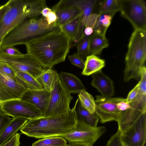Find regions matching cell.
<instances>
[{
    "instance_id": "obj_1",
    "label": "cell",
    "mask_w": 146,
    "mask_h": 146,
    "mask_svg": "<svg viewBox=\"0 0 146 146\" xmlns=\"http://www.w3.org/2000/svg\"><path fill=\"white\" fill-rule=\"evenodd\" d=\"M24 44L27 53L33 56L44 66L50 69L65 60L72 45L70 38L60 29Z\"/></svg>"
},
{
    "instance_id": "obj_2",
    "label": "cell",
    "mask_w": 146,
    "mask_h": 146,
    "mask_svg": "<svg viewBox=\"0 0 146 146\" xmlns=\"http://www.w3.org/2000/svg\"><path fill=\"white\" fill-rule=\"evenodd\" d=\"M77 119L74 107L67 113L57 115L29 120L20 130L30 137L36 138L62 136L75 127Z\"/></svg>"
},
{
    "instance_id": "obj_3",
    "label": "cell",
    "mask_w": 146,
    "mask_h": 146,
    "mask_svg": "<svg viewBox=\"0 0 146 146\" xmlns=\"http://www.w3.org/2000/svg\"><path fill=\"white\" fill-rule=\"evenodd\" d=\"M0 23V46L5 36L26 19L36 18L46 7L45 0H10Z\"/></svg>"
},
{
    "instance_id": "obj_4",
    "label": "cell",
    "mask_w": 146,
    "mask_h": 146,
    "mask_svg": "<svg viewBox=\"0 0 146 146\" xmlns=\"http://www.w3.org/2000/svg\"><path fill=\"white\" fill-rule=\"evenodd\" d=\"M59 29V27L54 25H49L43 17L39 19L29 18L7 34L0 47L24 44L29 41Z\"/></svg>"
},
{
    "instance_id": "obj_5",
    "label": "cell",
    "mask_w": 146,
    "mask_h": 146,
    "mask_svg": "<svg viewBox=\"0 0 146 146\" xmlns=\"http://www.w3.org/2000/svg\"><path fill=\"white\" fill-rule=\"evenodd\" d=\"M146 58V30H135L132 33L128 46L125 61L123 79L138 80Z\"/></svg>"
},
{
    "instance_id": "obj_6",
    "label": "cell",
    "mask_w": 146,
    "mask_h": 146,
    "mask_svg": "<svg viewBox=\"0 0 146 146\" xmlns=\"http://www.w3.org/2000/svg\"><path fill=\"white\" fill-rule=\"evenodd\" d=\"M139 89L136 98L129 104V109L121 111L117 122L118 128L123 132L142 115L146 114V75L140 77Z\"/></svg>"
},
{
    "instance_id": "obj_7",
    "label": "cell",
    "mask_w": 146,
    "mask_h": 146,
    "mask_svg": "<svg viewBox=\"0 0 146 146\" xmlns=\"http://www.w3.org/2000/svg\"><path fill=\"white\" fill-rule=\"evenodd\" d=\"M0 63L8 66L16 73L19 72H25L36 79L48 69L29 54L11 55L3 51L0 48Z\"/></svg>"
},
{
    "instance_id": "obj_8",
    "label": "cell",
    "mask_w": 146,
    "mask_h": 146,
    "mask_svg": "<svg viewBox=\"0 0 146 146\" xmlns=\"http://www.w3.org/2000/svg\"><path fill=\"white\" fill-rule=\"evenodd\" d=\"M73 98L59 78L50 92L48 105L42 117L54 116L67 113L70 109V104Z\"/></svg>"
},
{
    "instance_id": "obj_9",
    "label": "cell",
    "mask_w": 146,
    "mask_h": 146,
    "mask_svg": "<svg viewBox=\"0 0 146 146\" xmlns=\"http://www.w3.org/2000/svg\"><path fill=\"white\" fill-rule=\"evenodd\" d=\"M120 11L134 30H146V4L144 0H121Z\"/></svg>"
},
{
    "instance_id": "obj_10",
    "label": "cell",
    "mask_w": 146,
    "mask_h": 146,
    "mask_svg": "<svg viewBox=\"0 0 146 146\" xmlns=\"http://www.w3.org/2000/svg\"><path fill=\"white\" fill-rule=\"evenodd\" d=\"M106 130L104 126L93 127L77 121L75 128L62 137L69 143H81L93 146Z\"/></svg>"
},
{
    "instance_id": "obj_11",
    "label": "cell",
    "mask_w": 146,
    "mask_h": 146,
    "mask_svg": "<svg viewBox=\"0 0 146 146\" xmlns=\"http://www.w3.org/2000/svg\"><path fill=\"white\" fill-rule=\"evenodd\" d=\"M0 107L13 118L21 117L30 120L41 117L42 115L41 111L35 106L21 99L4 102L1 104Z\"/></svg>"
},
{
    "instance_id": "obj_12",
    "label": "cell",
    "mask_w": 146,
    "mask_h": 146,
    "mask_svg": "<svg viewBox=\"0 0 146 146\" xmlns=\"http://www.w3.org/2000/svg\"><path fill=\"white\" fill-rule=\"evenodd\" d=\"M125 100V98H122L96 96L95 100V112L101 123H104L113 121H117L121 111L117 109L116 104L119 102Z\"/></svg>"
},
{
    "instance_id": "obj_13",
    "label": "cell",
    "mask_w": 146,
    "mask_h": 146,
    "mask_svg": "<svg viewBox=\"0 0 146 146\" xmlns=\"http://www.w3.org/2000/svg\"><path fill=\"white\" fill-rule=\"evenodd\" d=\"M146 138V114L121 132L123 143L127 146H144Z\"/></svg>"
},
{
    "instance_id": "obj_14",
    "label": "cell",
    "mask_w": 146,
    "mask_h": 146,
    "mask_svg": "<svg viewBox=\"0 0 146 146\" xmlns=\"http://www.w3.org/2000/svg\"><path fill=\"white\" fill-rule=\"evenodd\" d=\"M14 79L6 75L0 69V101L1 103L9 100L20 99L27 90Z\"/></svg>"
},
{
    "instance_id": "obj_15",
    "label": "cell",
    "mask_w": 146,
    "mask_h": 146,
    "mask_svg": "<svg viewBox=\"0 0 146 146\" xmlns=\"http://www.w3.org/2000/svg\"><path fill=\"white\" fill-rule=\"evenodd\" d=\"M52 10L55 13L57 17L55 25L59 27L82 14L74 0H61L52 7Z\"/></svg>"
},
{
    "instance_id": "obj_16",
    "label": "cell",
    "mask_w": 146,
    "mask_h": 146,
    "mask_svg": "<svg viewBox=\"0 0 146 146\" xmlns=\"http://www.w3.org/2000/svg\"><path fill=\"white\" fill-rule=\"evenodd\" d=\"M50 96V92L44 89L28 90L22 94L20 99L35 106L41 111L43 115L48 105Z\"/></svg>"
},
{
    "instance_id": "obj_17",
    "label": "cell",
    "mask_w": 146,
    "mask_h": 146,
    "mask_svg": "<svg viewBox=\"0 0 146 146\" xmlns=\"http://www.w3.org/2000/svg\"><path fill=\"white\" fill-rule=\"evenodd\" d=\"M91 84L101 93L102 96L111 97L114 93L113 83L112 80L101 70L92 74Z\"/></svg>"
},
{
    "instance_id": "obj_18",
    "label": "cell",
    "mask_w": 146,
    "mask_h": 146,
    "mask_svg": "<svg viewBox=\"0 0 146 146\" xmlns=\"http://www.w3.org/2000/svg\"><path fill=\"white\" fill-rule=\"evenodd\" d=\"M82 14L71 21L59 27L70 38L72 43L78 44L84 35V27L82 24Z\"/></svg>"
},
{
    "instance_id": "obj_19",
    "label": "cell",
    "mask_w": 146,
    "mask_h": 146,
    "mask_svg": "<svg viewBox=\"0 0 146 146\" xmlns=\"http://www.w3.org/2000/svg\"><path fill=\"white\" fill-rule=\"evenodd\" d=\"M29 120L19 117L12 118L10 123L0 135V146L8 141Z\"/></svg>"
},
{
    "instance_id": "obj_20",
    "label": "cell",
    "mask_w": 146,
    "mask_h": 146,
    "mask_svg": "<svg viewBox=\"0 0 146 146\" xmlns=\"http://www.w3.org/2000/svg\"><path fill=\"white\" fill-rule=\"evenodd\" d=\"M59 78L62 84L70 93H79L86 90L80 80L74 75L65 72H61Z\"/></svg>"
},
{
    "instance_id": "obj_21",
    "label": "cell",
    "mask_w": 146,
    "mask_h": 146,
    "mask_svg": "<svg viewBox=\"0 0 146 146\" xmlns=\"http://www.w3.org/2000/svg\"><path fill=\"white\" fill-rule=\"evenodd\" d=\"M76 115L77 121L83 122L91 127H96L99 118L95 113L92 114L82 106L78 98L74 106Z\"/></svg>"
},
{
    "instance_id": "obj_22",
    "label": "cell",
    "mask_w": 146,
    "mask_h": 146,
    "mask_svg": "<svg viewBox=\"0 0 146 146\" xmlns=\"http://www.w3.org/2000/svg\"><path fill=\"white\" fill-rule=\"evenodd\" d=\"M105 33L93 32L90 36L89 44L90 55L101 54L103 49L108 47L109 44Z\"/></svg>"
},
{
    "instance_id": "obj_23",
    "label": "cell",
    "mask_w": 146,
    "mask_h": 146,
    "mask_svg": "<svg viewBox=\"0 0 146 146\" xmlns=\"http://www.w3.org/2000/svg\"><path fill=\"white\" fill-rule=\"evenodd\" d=\"M105 62L96 55L91 54L86 56L82 74L89 76L98 72L105 67Z\"/></svg>"
},
{
    "instance_id": "obj_24",
    "label": "cell",
    "mask_w": 146,
    "mask_h": 146,
    "mask_svg": "<svg viewBox=\"0 0 146 146\" xmlns=\"http://www.w3.org/2000/svg\"><path fill=\"white\" fill-rule=\"evenodd\" d=\"M59 79V74L56 71L48 68L36 79L45 90L50 92L54 89Z\"/></svg>"
},
{
    "instance_id": "obj_25",
    "label": "cell",
    "mask_w": 146,
    "mask_h": 146,
    "mask_svg": "<svg viewBox=\"0 0 146 146\" xmlns=\"http://www.w3.org/2000/svg\"><path fill=\"white\" fill-rule=\"evenodd\" d=\"M15 78L19 83L28 90L44 89L35 78L27 73L17 72Z\"/></svg>"
},
{
    "instance_id": "obj_26",
    "label": "cell",
    "mask_w": 146,
    "mask_h": 146,
    "mask_svg": "<svg viewBox=\"0 0 146 146\" xmlns=\"http://www.w3.org/2000/svg\"><path fill=\"white\" fill-rule=\"evenodd\" d=\"M121 0H105L100 3L97 11L95 13L99 15H107L113 18L115 13L120 11Z\"/></svg>"
},
{
    "instance_id": "obj_27",
    "label": "cell",
    "mask_w": 146,
    "mask_h": 146,
    "mask_svg": "<svg viewBox=\"0 0 146 146\" xmlns=\"http://www.w3.org/2000/svg\"><path fill=\"white\" fill-rule=\"evenodd\" d=\"M82 13V23L83 25L92 13L98 1L97 0H74Z\"/></svg>"
},
{
    "instance_id": "obj_28",
    "label": "cell",
    "mask_w": 146,
    "mask_h": 146,
    "mask_svg": "<svg viewBox=\"0 0 146 146\" xmlns=\"http://www.w3.org/2000/svg\"><path fill=\"white\" fill-rule=\"evenodd\" d=\"M66 143V140L62 136H52L39 139L33 143L32 146H62Z\"/></svg>"
},
{
    "instance_id": "obj_29",
    "label": "cell",
    "mask_w": 146,
    "mask_h": 146,
    "mask_svg": "<svg viewBox=\"0 0 146 146\" xmlns=\"http://www.w3.org/2000/svg\"><path fill=\"white\" fill-rule=\"evenodd\" d=\"M78 96L82 106L90 113H94L96 105L93 96L86 90H84L78 93Z\"/></svg>"
},
{
    "instance_id": "obj_30",
    "label": "cell",
    "mask_w": 146,
    "mask_h": 146,
    "mask_svg": "<svg viewBox=\"0 0 146 146\" xmlns=\"http://www.w3.org/2000/svg\"><path fill=\"white\" fill-rule=\"evenodd\" d=\"M112 19L109 15L98 14L93 28L94 32L106 33Z\"/></svg>"
},
{
    "instance_id": "obj_31",
    "label": "cell",
    "mask_w": 146,
    "mask_h": 146,
    "mask_svg": "<svg viewBox=\"0 0 146 146\" xmlns=\"http://www.w3.org/2000/svg\"><path fill=\"white\" fill-rule=\"evenodd\" d=\"M90 36L84 34L77 44L76 53L82 56L90 55L89 44Z\"/></svg>"
},
{
    "instance_id": "obj_32",
    "label": "cell",
    "mask_w": 146,
    "mask_h": 146,
    "mask_svg": "<svg viewBox=\"0 0 146 146\" xmlns=\"http://www.w3.org/2000/svg\"><path fill=\"white\" fill-rule=\"evenodd\" d=\"M41 14L46 20L49 25H54L57 20V17L55 13L50 8L47 7L41 11Z\"/></svg>"
},
{
    "instance_id": "obj_33",
    "label": "cell",
    "mask_w": 146,
    "mask_h": 146,
    "mask_svg": "<svg viewBox=\"0 0 146 146\" xmlns=\"http://www.w3.org/2000/svg\"><path fill=\"white\" fill-rule=\"evenodd\" d=\"M12 118L0 106V135L9 124Z\"/></svg>"
},
{
    "instance_id": "obj_34",
    "label": "cell",
    "mask_w": 146,
    "mask_h": 146,
    "mask_svg": "<svg viewBox=\"0 0 146 146\" xmlns=\"http://www.w3.org/2000/svg\"><path fill=\"white\" fill-rule=\"evenodd\" d=\"M69 60L71 64L78 67L83 69L84 68L85 60L82 56L78 54L76 52H74L71 55L68 56Z\"/></svg>"
},
{
    "instance_id": "obj_35",
    "label": "cell",
    "mask_w": 146,
    "mask_h": 146,
    "mask_svg": "<svg viewBox=\"0 0 146 146\" xmlns=\"http://www.w3.org/2000/svg\"><path fill=\"white\" fill-rule=\"evenodd\" d=\"M121 134V131L118 128L117 131L108 141L106 146H122Z\"/></svg>"
},
{
    "instance_id": "obj_36",
    "label": "cell",
    "mask_w": 146,
    "mask_h": 146,
    "mask_svg": "<svg viewBox=\"0 0 146 146\" xmlns=\"http://www.w3.org/2000/svg\"><path fill=\"white\" fill-rule=\"evenodd\" d=\"M0 69L8 77L13 79H15L16 72L8 66L0 63Z\"/></svg>"
},
{
    "instance_id": "obj_37",
    "label": "cell",
    "mask_w": 146,
    "mask_h": 146,
    "mask_svg": "<svg viewBox=\"0 0 146 146\" xmlns=\"http://www.w3.org/2000/svg\"><path fill=\"white\" fill-rule=\"evenodd\" d=\"M140 81L135 87L129 92L127 96L125 98V102L128 103H130L136 97L139 89Z\"/></svg>"
},
{
    "instance_id": "obj_38",
    "label": "cell",
    "mask_w": 146,
    "mask_h": 146,
    "mask_svg": "<svg viewBox=\"0 0 146 146\" xmlns=\"http://www.w3.org/2000/svg\"><path fill=\"white\" fill-rule=\"evenodd\" d=\"M20 134L16 133L6 143L1 146H19L20 144Z\"/></svg>"
},
{
    "instance_id": "obj_39",
    "label": "cell",
    "mask_w": 146,
    "mask_h": 146,
    "mask_svg": "<svg viewBox=\"0 0 146 146\" xmlns=\"http://www.w3.org/2000/svg\"><path fill=\"white\" fill-rule=\"evenodd\" d=\"M0 48L3 51L11 55L18 56L23 54L14 46L0 47Z\"/></svg>"
},
{
    "instance_id": "obj_40",
    "label": "cell",
    "mask_w": 146,
    "mask_h": 146,
    "mask_svg": "<svg viewBox=\"0 0 146 146\" xmlns=\"http://www.w3.org/2000/svg\"><path fill=\"white\" fill-rule=\"evenodd\" d=\"M116 106L119 111H122L130 108V105L129 103L126 102L125 100L117 103L116 104Z\"/></svg>"
},
{
    "instance_id": "obj_41",
    "label": "cell",
    "mask_w": 146,
    "mask_h": 146,
    "mask_svg": "<svg viewBox=\"0 0 146 146\" xmlns=\"http://www.w3.org/2000/svg\"><path fill=\"white\" fill-rule=\"evenodd\" d=\"M94 30L92 28L88 27L84 28V34L87 36H91L93 33Z\"/></svg>"
},
{
    "instance_id": "obj_42",
    "label": "cell",
    "mask_w": 146,
    "mask_h": 146,
    "mask_svg": "<svg viewBox=\"0 0 146 146\" xmlns=\"http://www.w3.org/2000/svg\"><path fill=\"white\" fill-rule=\"evenodd\" d=\"M6 9V5L5 3L2 5V7L0 9V23L3 17L5 12Z\"/></svg>"
},
{
    "instance_id": "obj_43",
    "label": "cell",
    "mask_w": 146,
    "mask_h": 146,
    "mask_svg": "<svg viewBox=\"0 0 146 146\" xmlns=\"http://www.w3.org/2000/svg\"><path fill=\"white\" fill-rule=\"evenodd\" d=\"M70 146H92L89 144L81 143H69Z\"/></svg>"
},
{
    "instance_id": "obj_44",
    "label": "cell",
    "mask_w": 146,
    "mask_h": 146,
    "mask_svg": "<svg viewBox=\"0 0 146 146\" xmlns=\"http://www.w3.org/2000/svg\"><path fill=\"white\" fill-rule=\"evenodd\" d=\"M62 146H70V145L69 144H66V145Z\"/></svg>"
},
{
    "instance_id": "obj_45",
    "label": "cell",
    "mask_w": 146,
    "mask_h": 146,
    "mask_svg": "<svg viewBox=\"0 0 146 146\" xmlns=\"http://www.w3.org/2000/svg\"><path fill=\"white\" fill-rule=\"evenodd\" d=\"M122 146H127L123 143V145Z\"/></svg>"
},
{
    "instance_id": "obj_46",
    "label": "cell",
    "mask_w": 146,
    "mask_h": 146,
    "mask_svg": "<svg viewBox=\"0 0 146 146\" xmlns=\"http://www.w3.org/2000/svg\"><path fill=\"white\" fill-rule=\"evenodd\" d=\"M2 5L0 6V9L1 8V7H2Z\"/></svg>"
},
{
    "instance_id": "obj_47",
    "label": "cell",
    "mask_w": 146,
    "mask_h": 146,
    "mask_svg": "<svg viewBox=\"0 0 146 146\" xmlns=\"http://www.w3.org/2000/svg\"><path fill=\"white\" fill-rule=\"evenodd\" d=\"M1 102H0V106H1Z\"/></svg>"
}]
</instances>
